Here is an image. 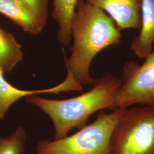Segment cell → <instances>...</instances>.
I'll return each mask as SVG.
<instances>
[{"label": "cell", "mask_w": 154, "mask_h": 154, "mask_svg": "<svg viewBox=\"0 0 154 154\" xmlns=\"http://www.w3.org/2000/svg\"><path fill=\"white\" fill-rule=\"evenodd\" d=\"M73 44L66 60L67 76L77 85H91L90 72L94 57L105 48L121 43V30L105 11L79 0L71 26Z\"/></svg>", "instance_id": "obj_1"}, {"label": "cell", "mask_w": 154, "mask_h": 154, "mask_svg": "<svg viewBox=\"0 0 154 154\" xmlns=\"http://www.w3.org/2000/svg\"><path fill=\"white\" fill-rule=\"evenodd\" d=\"M93 84L91 90L72 98L48 99L34 94L26 97L25 101L49 116L54 126V139L58 140L67 136L72 129L85 126L88 118L97 111L117 109L116 97L121 79L107 74L95 79Z\"/></svg>", "instance_id": "obj_2"}, {"label": "cell", "mask_w": 154, "mask_h": 154, "mask_svg": "<svg viewBox=\"0 0 154 154\" xmlns=\"http://www.w3.org/2000/svg\"><path fill=\"white\" fill-rule=\"evenodd\" d=\"M126 109L117 108L110 113L101 111L93 123L72 135L39 141L36 154H110L112 134Z\"/></svg>", "instance_id": "obj_3"}, {"label": "cell", "mask_w": 154, "mask_h": 154, "mask_svg": "<svg viewBox=\"0 0 154 154\" xmlns=\"http://www.w3.org/2000/svg\"><path fill=\"white\" fill-rule=\"evenodd\" d=\"M110 154H154V107L126 109L112 134Z\"/></svg>", "instance_id": "obj_4"}, {"label": "cell", "mask_w": 154, "mask_h": 154, "mask_svg": "<svg viewBox=\"0 0 154 154\" xmlns=\"http://www.w3.org/2000/svg\"><path fill=\"white\" fill-rule=\"evenodd\" d=\"M142 64L127 62L122 69L123 83L116 97L117 108L135 105L154 107V47Z\"/></svg>", "instance_id": "obj_5"}, {"label": "cell", "mask_w": 154, "mask_h": 154, "mask_svg": "<svg viewBox=\"0 0 154 154\" xmlns=\"http://www.w3.org/2000/svg\"><path fill=\"white\" fill-rule=\"evenodd\" d=\"M105 11L118 28L140 29L142 0H83Z\"/></svg>", "instance_id": "obj_6"}, {"label": "cell", "mask_w": 154, "mask_h": 154, "mask_svg": "<svg viewBox=\"0 0 154 154\" xmlns=\"http://www.w3.org/2000/svg\"><path fill=\"white\" fill-rule=\"evenodd\" d=\"M140 32L131 43V49L138 58L144 59L154 47V0H142Z\"/></svg>", "instance_id": "obj_7"}, {"label": "cell", "mask_w": 154, "mask_h": 154, "mask_svg": "<svg viewBox=\"0 0 154 154\" xmlns=\"http://www.w3.org/2000/svg\"><path fill=\"white\" fill-rule=\"evenodd\" d=\"M0 13L33 35H38L44 28L23 0H0Z\"/></svg>", "instance_id": "obj_8"}, {"label": "cell", "mask_w": 154, "mask_h": 154, "mask_svg": "<svg viewBox=\"0 0 154 154\" xmlns=\"http://www.w3.org/2000/svg\"><path fill=\"white\" fill-rule=\"evenodd\" d=\"M4 75L0 70V122L4 118L11 106L22 98L34 94H59L70 91L69 87L65 81L51 88L36 90H20L7 82Z\"/></svg>", "instance_id": "obj_9"}, {"label": "cell", "mask_w": 154, "mask_h": 154, "mask_svg": "<svg viewBox=\"0 0 154 154\" xmlns=\"http://www.w3.org/2000/svg\"><path fill=\"white\" fill-rule=\"evenodd\" d=\"M79 0H53V16L58 25V39L63 46H68L72 39V19Z\"/></svg>", "instance_id": "obj_10"}, {"label": "cell", "mask_w": 154, "mask_h": 154, "mask_svg": "<svg viewBox=\"0 0 154 154\" xmlns=\"http://www.w3.org/2000/svg\"><path fill=\"white\" fill-rule=\"evenodd\" d=\"M22 58L21 45L11 33L0 27V70L4 74L11 72Z\"/></svg>", "instance_id": "obj_11"}, {"label": "cell", "mask_w": 154, "mask_h": 154, "mask_svg": "<svg viewBox=\"0 0 154 154\" xmlns=\"http://www.w3.org/2000/svg\"><path fill=\"white\" fill-rule=\"evenodd\" d=\"M27 134L25 128L18 127L5 138H0V154H24Z\"/></svg>", "instance_id": "obj_12"}, {"label": "cell", "mask_w": 154, "mask_h": 154, "mask_svg": "<svg viewBox=\"0 0 154 154\" xmlns=\"http://www.w3.org/2000/svg\"><path fill=\"white\" fill-rule=\"evenodd\" d=\"M30 7L40 24L44 28L48 16V0H23Z\"/></svg>", "instance_id": "obj_13"}]
</instances>
